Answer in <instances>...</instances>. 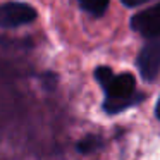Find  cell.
<instances>
[{
    "instance_id": "obj_2",
    "label": "cell",
    "mask_w": 160,
    "mask_h": 160,
    "mask_svg": "<svg viewBox=\"0 0 160 160\" xmlns=\"http://www.w3.org/2000/svg\"><path fill=\"white\" fill-rule=\"evenodd\" d=\"M38 12L26 2L0 4V28H19L36 21Z\"/></svg>"
},
{
    "instance_id": "obj_1",
    "label": "cell",
    "mask_w": 160,
    "mask_h": 160,
    "mask_svg": "<svg viewBox=\"0 0 160 160\" xmlns=\"http://www.w3.org/2000/svg\"><path fill=\"white\" fill-rule=\"evenodd\" d=\"M95 79L103 88V110L108 115L119 114L145 98V95L136 90V79L131 72L114 74L110 67L100 66L95 69Z\"/></svg>"
},
{
    "instance_id": "obj_7",
    "label": "cell",
    "mask_w": 160,
    "mask_h": 160,
    "mask_svg": "<svg viewBox=\"0 0 160 160\" xmlns=\"http://www.w3.org/2000/svg\"><path fill=\"white\" fill-rule=\"evenodd\" d=\"M126 7H136V0H121Z\"/></svg>"
},
{
    "instance_id": "obj_8",
    "label": "cell",
    "mask_w": 160,
    "mask_h": 160,
    "mask_svg": "<svg viewBox=\"0 0 160 160\" xmlns=\"http://www.w3.org/2000/svg\"><path fill=\"white\" fill-rule=\"evenodd\" d=\"M155 117L160 121V98H158V102H157V105H155Z\"/></svg>"
},
{
    "instance_id": "obj_6",
    "label": "cell",
    "mask_w": 160,
    "mask_h": 160,
    "mask_svg": "<svg viewBox=\"0 0 160 160\" xmlns=\"http://www.w3.org/2000/svg\"><path fill=\"white\" fill-rule=\"evenodd\" d=\"M102 146V138L97 134H88L84 136V138H81L79 141H78L76 148L79 153H93L97 152L98 148Z\"/></svg>"
},
{
    "instance_id": "obj_9",
    "label": "cell",
    "mask_w": 160,
    "mask_h": 160,
    "mask_svg": "<svg viewBox=\"0 0 160 160\" xmlns=\"http://www.w3.org/2000/svg\"><path fill=\"white\" fill-rule=\"evenodd\" d=\"M146 2H152V0H136V5H143V4H146Z\"/></svg>"
},
{
    "instance_id": "obj_5",
    "label": "cell",
    "mask_w": 160,
    "mask_h": 160,
    "mask_svg": "<svg viewBox=\"0 0 160 160\" xmlns=\"http://www.w3.org/2000/svg\"><path fill=\"white\" fill-rule=\"evenodd\" d=\"M78 2L84 12L95 16V18H102L107 12L108 4H110V0H78Z\"/></svg>"
},
{
    "instance_id": "obj_3",
    "label": "cell",
    "mask_w": 160,
    "mask_h": 160,
    "mask_svg": "<svg viewBox=\"0 0 160 160\" xmlns=\"http://www.w3.org/2000/svg\"><path fill=\"white\" fill-rule=\"evenodd\" d=\"M136 67L145 81L152 83L160 74V36L152 38L146 42V45L139 50Z\"/></svg>"
},
{
    "instance_id": "obj_4",
    "label": "cell",
    "mask_w": 160,
    "mask_h": 160,
    "mask_svg": "<svg viewBox=\"0 0 160 160\" xmlns=\"http://www.w3.org/2000/svg\"><path fill=\"white\" fill-rule=\"evenodd\" d=\"M131 28L143 38H158L160 36V2L148 9L136 12L131 18Z\"/></svg>"
}]
</instances>
